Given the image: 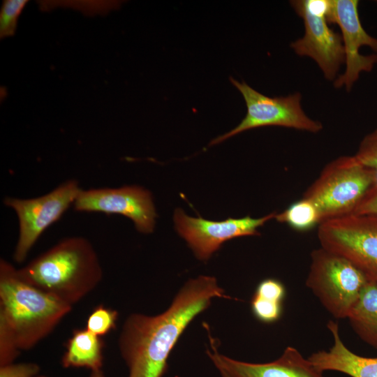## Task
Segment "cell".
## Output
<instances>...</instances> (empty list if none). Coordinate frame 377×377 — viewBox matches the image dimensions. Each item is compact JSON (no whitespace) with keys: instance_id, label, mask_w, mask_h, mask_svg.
<instances>
[{"instance_id":"6","label":"cell","mask_w":377,"mask_h":377,"mask_svg":"<svg viewBox=\"0 0 377 377\" xmlns=\"http://www.w3.org/2000/svg\"><path fill=\"white\" fill-rule=\"evenodd\" d=\"M320 246L351 262L377 282V216L350 214L322 221L318 228Z\"/></svg>"},{"instance_id":"24","label":"cell","mask_w":377,"mask_h":377,"mask_svg":"<svg viewBox=\"0 0 377 377\" xmlns=\"http://www.w3.org/2000/svg\"><path fill=\"white\" fill-rule=\"evenodd\" d=\"M39 371L35 363H11L0 367V377H36Z\"/></svg>"},{"instance_id":"11","label":"cell","mask_w":377,"mask_h":377,"mask_svg":"<svg viewBox=\"0 0 377 377\" xmlns=\"http://www.w3.org/2000/svg\"><path fill=\"white\" fill-rule=\"evenodd\" d=\"M73 207L82 212L123 215L134 223L138 232L145 234L154 231L157 216L151 193L136 185L82 188Z\"/></svg>"},{"instance_id":"14","label":"cell","mask_w":377,"mask_h":377,"mask_svg":"<svg viewBox=\"0 0 377 377\" xmlns=\"http://www.w3.org/2000/svg\"><path fill=\"white\" fill-rule=\"evenodd\" d=\"M327 327L333 337V345L328 350L312 353L309 360L319 371H335L351 377H377V357L358 355L342 341L337 322L330 320Z\"/></svg>"},{"instance_id":"25","label":"cell","mask_w":377,"mask_h":377,"mask_svg":"<svg viewBox=\"0 0 377 377\" xmlns=\"http://www.w3.org/2000/svg\"><path fill=\"white\" fill-rule=\"evenodd\" d=\"M353 214L377 216V184L368 192Z\"/></svg>"},{"instance_id":"9","label":"cell","mask_w":377,"mask_h":377,"mask_svg":"<svg viewBox=\"0 0 377 377\" xmlns=\"http://www.w3.org/2000/svg\"><path fill=\"white\" fill-rule=\"evenodd\" d=\"M357 0H325L328 22L336 23L341 31L346 70L335 80L337 88L350 91L362 72H370L377 64V38L363 28L358 13Z\"/></svg>"},{"instance_id":"21","label":"cell","mask_w":377,"mask_h":377,"mask_svg":"<svg viewBox=\"0 0 377 377\" xmlns=\"http://www.w3.org/2000/svg\"><path fill=\"white\" fill-rule=\"evenodd\" d=\"M20 353L11 330L0 320V367L13 363Z\"/></svg>"},{"instance_id":"1","label":"cell","mask_w":377,"mask_h":377,"mask_svg":"<svg viewBox=\"0 0 377 377\" xmlns=\"http://www.w3.org/2000/svg\"><path fill=\"white\" fill-rule=\"evenodd\" d=\"M214 298L230 297L215 277L200 276L188 280L161 313L128 316L118 341L121 355L128 368V377H162L179 337Z\"/></svg>"},{"instance_id":"4","label":"cell","mask_w":377,"mask_h":377,"mask_svg":"<svg viewBox=\"0 0 377 377\" xmlns=\"http://www.w3.org/2000/svg\"><path fill=\"white\" fill-rule=\"evenodd\" d=\"M377 184V170L353 156H342L327 163L303 198L318 208L322 221L353 214Z\"/></svg>"},{"instance_id":"27","label":"cell","mask_w":377,"mask_h":377,"mask_svg":"<svg viewBox=\"0 0 377 377\" xmlns=\"http://www.w3.org/2000/svg\"><path fill=\"white\" fill-rule=\"evenodd\" d=\"M222 377H231L228 374L223 372V371H219Z\"/></svg>"},{"instance_id":"16","label":"cell","mask_w":377,"mask_h":377,"mask_svg":"<svg viewBox=\"0 0 377 377\" xmlns=\"http://www.w3.org/2000/svg\"><path fill=\"white\" fill-rule=\"evenodd\" d=\"M347 318L357 334L377 349V282L367 283Z\"/></svg>"},{"instance_id":"13","label":"cell","mask_w":377,"mask_h":377,"mask_svg":"<svg viewBox=\"0 0 377 377\" xmlns=\"http://www.w3.org/2000/svg\"><path fill=\"white\" fill-rule=\"evenodd\" d=\"M207 355L219 371L231 377H325L309 360L292 346H288L276 360L267 363H251L221 354L215 346Z\"/></svg>"},{"instance_id":"26","label":"cell","mask_w":377,"mask_h":377,"mask_svg":"<svg viewBox=\"0 0 377 377\" xmlns=\"http://www.w3.org/2000/svg\"><path fill=\"white\" fill-rule=\"evenodd\" d=\"M36 377H45L42 376H38ZM90 377H105L104 374L101 369L96 370V371H91V374L90 375Z\"/></svg>"},{"instance_id":"20","label":"cell","mask_w":377,"mask_h":377,"mask_svg":"<svg viewBox=\"0 0 377 377\" xmlns=\"http://www.w3.org/2000/svg\"><path fill=\"white\" fill-rule=\"evenodd\" d=\"M251 304L255 317L263 323L276 321L282 313L281 302L268 300L256 295H253Z\"/></svg>"},{"instance_id":"7","label":"cell","mask_w":377,"mask_h":377,"mask_svg":"<svg viewBox=\"0 0 377 377\" xmlns=\"http://www.w3.org/2000/svg\"><path fill=\"white\" fill-rule=\"evenodd\" d=\"M81 190L77 180L69 179L39 197L4 198V205L15 212L18 220V239L13 253L16 263L24 261L40 236L74 204Z\"/></svg>"},{"instance_id":"2","label":"cell","mask_w":377,"mask_h":377,"mask_svg":"<svg viewBox=\"0 0 377 377\" xmlns=\"http://www.w3.org/2000/svg\"><path fill=\"white\" fill-rule=\"evenodd\" d=\"M21 279L58 300L73 306L92 291L103 269L91 243L69 237L17 269Z\"/></svg>"},{"instance_id":"19","label":"cell","mask_w":377,"mask_h":377,"mask_svg":"<svg viewBox=\"0 0 377 377\" xmlns=\"http://www.w3.org/2000/svg\"><path fill=\"white\" fill-rule=\"evenodd\" d=\"M27 3L26 0L3 1L0 12V36L1 38L14 34L17 19Z\"/></svg>"},{"instance_id":"12","label":"cell","mask_w":377,"mask_h":377,"mask_svg":"<svg viewBox=\"0 0 377 377\" xmlns=\"http://www.w3.org/2000/svg\"><path fill=\"white\" fill-rule=\"evenodd\" d=\"M276 214L274 212L258 219L247 216L214 221L188 216L177 209L174 221L177 232L186 241L195 256L201 260H207L226 241L241 236L260 235L258 228L274 219Z\"/></svg>"},{"instance_id":"18","label":"cell","mask_w":377,"mask_h":377,"mask_svg":"<svg viewBox=\"0 0 377 377\" xmlns=\"http://www.w3.org/2000/svg\"><path fill=\"white\" fill-rule=\"evenodd\" d=\"M117 318V311L98 305L88 317L86 329L101 337L116 328Z\"/></svg>"},{"instance_id":"22","label":"cell","mask_w":377,"mask_h":377,"mask_svg":"<svg viewBox=\"0 0 377 377\" xmlns=\"http://www.w3.org/2000/svg\"><path fill=\"white\" fill-rule=\"evenodd\" d=\"M354 156L362 165L377 170V129L364 137Z\"/></svg>"},{"instance_id":"5","label":"cell","mask_w":377,"mask_h":377,"mask_svg":"<svg viewBox=\"0 0 377 377\" xmlns=\"http://www.w3.org/2000/svg\"><path fill=\"white\" fill-rule=\"evenodd\" d=\"M368 281L346 258L321 246L311 251L306 286L333 317L348 318Z\"/></svg>"},{"instance_id":"15","label":"cell","mask_w":377,"mask_h":377,"mask_svg":"<svg viewBox=\"0 0 377 377\" xmlns=\"http://www.w3.org/2000/svg\"><path fill=\"white\" fill-rule=\"evenodd\" d=\"M101 338L85 329L75 330L66 343L61 359L64 367H87L91 371L101 369L103 348Z\"/></svg>"},{"instance_id":"17","label":"cell","mask_w":377,"mask_h":377,"mask_svg":"<svg viewBox=\"0 0 377 377\" xmlns=\"http://www.w3.org/2000/svg\"><path fill=\"white\" fill-rule=\"evenodd\" d=\"M274 219L298 231L308 230L322 222L318 208L304 198L294 202L283 212L276 213Z\"/></svg>"},{"instance_id":"8","label":"cell","mask_w":377,"mask_h":377,"mask_svg":"<svg viewBox=\"0 0 377 377\" xmlns=\"http://www.w3.org/2000/svg\"><path fill=\"white\" fill-rule=\"evenodd\" d=\"M239 91L245 101L247 112L235 128L212 140L209 145L223 142L243 131L258 127L276 126L318 133L323 124L309 118L301 104V94L295 93L288 96L269 97L253 89L245 82L230 78Z\"/></svg>"},{"instance_id":"3","label":"cell","mask_w":377,"mask_h":377,"mask_svg":"<svg viewBox=\"0 0 377 377\" xmlns=\"http://www.w3.org/2000/svg\"><path fill=\"white\" fill-rule=\"evenodd\" d=\"M72 306L20 279L16 269L0 260V320L11 330L20 350H29L50 334Z\"/></svg>"},{"instance_id":"10","label":"cell","mask_w":377,"mask_h":377,"mask_svg":"<svg viewBox=\"0 0 377 377\" xmlns=\"http://www.w3.org/2000/svg\"><path fill=\"white\" fill-rule=\"evenodd\" d=\"M290 4L304 21V36L290 44L300 56L313 59L326 79H335L345 62L341 35L328 25L325 16V0H295Z\"/></svg>"},{"instance_id":"23","label":"cell","mask_w":377,"mask_h":377,"mask_svg":"<svg viewBox=\"0 0 377 377\" xmlns=\"http://www.w3.org/2000/svg\"><path fill=\"white\" fill-rule=\"evenodd\" d=\"M286 290L283 284L275 279H266L257 286L254 295L264 299L281 302L285 297Z\"/></svg>"}]
</instances>
